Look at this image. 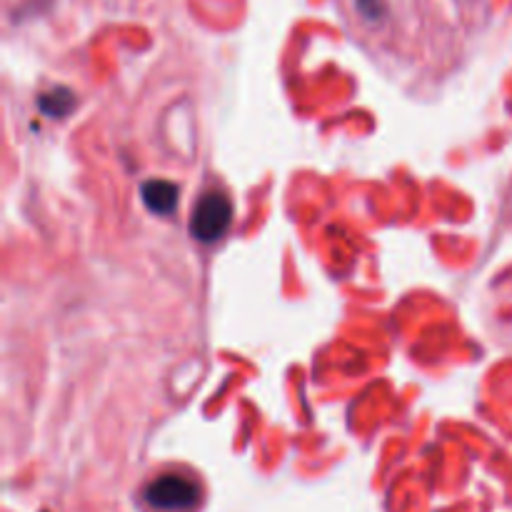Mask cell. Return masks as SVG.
<instances>
[{
    "label": "cell",
    "instance_id": "1",
    "mask_svg": "<svg viewBox=\"0 0 512 512\" xmlns=\"http://www.w3.org/2000/svg\"><path fill=\"white\" fill-rule=\"evenodd\" d=\"M233 223V203L220 190L200 195L190 215V235L200 243H218Z\"/></svg>",
    "mask_w": 512,
    "mask_h": 512
},
{
    "label": "cell",
    "instance_id": "3",
    "mask_svg": "<svg viewBox=\"0 0 512 512\" xmlns=\"http://www.w3.org/2000/svg\"><path fill=\"white\" fill-rule=\"evenodd\" d=\"M140 198H143L145 208L153 210L158 215H170L178 205V185L170 180H148L140 188Z\"/></svg>",
    "mask_w": 512,
    "mask_h": 512
},
{
    "label": "cell",
    "instance_id": "5",
    "mask_svg": "<svg viewBox=\"0 0 512 512\" xmlns=\"http://www.w3.org/2000/svg\"><path fill=\"white\" fill-rule=\"evenodd\" d=\"M358 10L368 20H378L383 13V5H380V0H358Z\"/></svg>",
    "mask_w": 512,
    "mask_h": 512
},
{
    "label": "cell",
    "instance_id": "4",
    "mask_svg": "<svg viewBox=\"0 0 512 512\" xmlns=\"http://www.w3.org/2000/svg\"><path fill=\"white\" fill-rule=\"evenodd\" d=\"M75 105H78V98H75V93L70 88L45 90V93L38 98L40 113L48 115V118L53 120L65 118V115L73 113Z\"/></svg>",
    "mask_w": 512,
    "mask_h": 512
},
{
    "label": "cell",
    "instance_id": "2",
    "mask_svg": "<svg viewBox=\"0 0 512 512\" xmlns=\"http://www.w3.org/2000/svg\"><path fill=\"white\" fill-rule=\"evenodd\" d=\"M200 500V488L190 478L178 473L158 475L145 488V503L163 512H183L195 508Z\"/></svg>",
    "mask_w": 512,
    "mask_h": 512
}]
</instances>
